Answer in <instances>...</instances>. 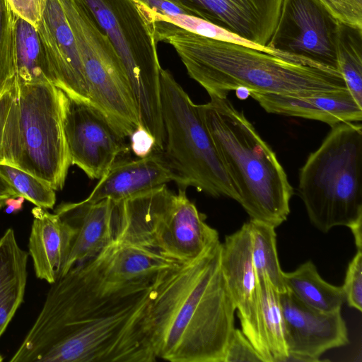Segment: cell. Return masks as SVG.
Returning <instances> with one entry per match:
<instances>
[{
    "label": "cell",
    "instance_id": "6da1fadb",
    "mask_svg": "<svg viewBox=\"0 0 362 362\" xmlns=\"http://www.w3.org/2000/svg\"><path fill=\"white\" fill-rule=\"evenodd\" d=\"M153 280L108 284L86 262L75 265L51 284L18 361H156L149 323Z\"/></svg>",
    "mask_w": 362,
    "mask_h": 362
},
{
    "label": "cell",
    "instance_id": "7a4b0ae2",
    "mask_svg": "<svg viewBox=\"0 0 362 362\" xmlns=\"http://www.w3.org/2000/svg\"><path fill=\"white\" fill-rule=\"evenodd\" d=\"M221 243L157 275L149 306L157 359L224 362L235 306L221 267Z\"/></svg>",
    "mask_w": 362,
    "mask_h": 362
},
{
    "label": "cell",
    "instance_id": "3957f363",
    "mask_svg": "<svg viewBox=\"0 0 362 362\" xmlns=\"http://www.w3.org/2000/svg\"><path fill=\"white\" fill-rule=\"evenodd\" d=\"M158 42L173 47L189 76L209 96L252 92L306 97L348 90L339 70L305 64L241 44L203 37L170 23H156Z\"/></svg>",
    "mask_w": 362,
    "mask_h": 362
},
{
    "label": "cell",
    "instance_id": "277c9868",
    "mask_svg": "<svg viewBox=\"0 0 362 362\" xmlns=\"http://www.w3.org/2000/svg\"><path fill=\"white\" fill-rule=\"evenodd\" d=\"M198 105L225 169L250 216L274 228L287 219L293 189L276 153L226 98Z\"/></svg>",
    "mask_w": 362,
    "mask_h": 362
},
{
    "label": "cell",
    "instance_id": "5b68a950",
    "mask_svg": "<svg viewBox=\"0 0 362 362\" xmlns=\"http://www.w3.org/2000/svg\"><path fill=\"white\" fill-rule=\"evenodd\" d=\"M65 93L49 82L15 80L0 95V163L63 188L71 165L63 125Z\"/></svg>",
    "mask_w": 362,
    "mask_h": 362
},
{
    "label": "cell",
    "instance_id": "8992f818",
    "mask_svg": "<svg viewBox=\"0 0 362 362\" xmlns=\"http://www.w3.org/2000/svg\"><path fill=\"white\" fill-rule=\"evenodd\" d=\"M298 190L312 224L322 233L362 226V127L331 128L300 170Z\"/></svg>",
    "mask_w": 362,
    "mask_h": 362
},
{
    "label": "cell",
    "instance_id": "52a82bcc",
    "mask_svg": "<svg viewBox=\"0 0 362 362\" xmlns=\"http://www.w3.org/2000/svg\"><path fill=\"white\" fill-rule=\"evenodd\" d=\"M119 56L134 95L140 126L162 151L160 71L155 11L141 0H84Z\"/></svg>",
    "mask_w": 362,
    "mask_h": 362
},
{
    "label": "cell",
    "instance_id": "ba28073f",
    "mask_svg": "<svg viewBox=\"0 0 362 362\" xmlns=\"http://www.w3.org/2000/svg\"><path fill=\"white\" fill-rule=\"evenodd\" d=\"M115 239L153 249L185 263L219 241L217 230L187 197L166 185L115 202Z\"/></svg>",
    "mask_w": 362,
    "mask_h": 362
},
{
    "label": "cell",
    "instance_id": "9c48e42d",
    "mask_svg": "<svg viewBox=\"0 0 362 362\" xmlns=\"http://www.w3.org/2000/svg\"><path fill=\"white\" fill-rule=\"evenodd\" d=\"M161 114L165 130L162 154L181 189L194 187L214 197L239 202L238 193L220 158L198 105L167 69L160 71Z\"/></svg>",
    "mask_w": 362,
    "mask_h": 362
},
{
    "label": "cell",
    "instance_id": "30bf717a",
    "mask_svg": "<svg viewBox=\"0 0 362 362\" xmlns=\"http://www.w3.org/2000/svg\"><path fill=\"white\" fill-rule=\"evenodd\" d=\"M83 64L90 103L129 138L140 126L123 63L84 0H61Z\"/></svg>",
    "mask_w": 362,
    "mask_h": 362
},
{
    "label": "cell",
    "instance_id": "8fae6325",
    "mask_svg": "<svg viewBox=\"0 0 362 362\" xmlns=\"http://www.w3.org/2000/svg\"><path fill=\"white\" fill-rule=\"evenodd\" d=\"M340 27L317 0H282L266 47L289 61L338 70Z\"/></svg>",
    "mask_w": 362,
    "mask_h": 362
},
{
    "label": "cell",
    "instance_id": "7c38bea8",
    "mask_svg": "<svg viewBox=\"0 0 362 362\" xmlns=\"http://www.w3.org/2000/svg\"><path fill=\"white\" fill-rule=\"evenodd\" d=\"M63 125L71 163L90 179L99 180L130 149L127 137L103 111L89 102L74 100L66 94Z\"/></svg>",
    "mask_w": 362,
    "mask_h": 362
},
{
    "label": "cell",
    "instance_id": "4fadbf2b",
    "mask_svg": "<svg viewBox=\"0 0 362 362\" xmlns=\"http://www.w3.org/2000/svg\"><path fill=\"white\" fill-rule=\"evenodd\" d=\"M288 355L284 362H317L325 351L349 343L341 310L323 312L287 290L280 293Z\"/></svg>",
    "mask_w": 362,
    "mask_h": 362
},
{
    "label": "cell",
    "instance_id": "5bb4252c",
    "mask_svg": "<svg viewBox=\"0 0 362 362\" xmlns=\"http://www.w3.org/2000/svg\"><path fill=\"white\" fill-rule=\"evenodd\" d=\"M186 14L211 23L267 49L275 30L282 0H177Z\"/></svg>",
    "mask_w": 362,
    "mask_h": 362
},
{
    "label": "cell",
    "instance_id": "9a60e30c",
    "mask_svg": "<svg viewBox=\"0 0 362 362\" xmlns=\"http://www.w3.org/2000/svg\"><path fill=\"white\" fill-rule=\"evenodd\" d=\"M36 29L55 86L71 98L90 103L83 64L61 0H47Z\"/></svg>",
    "mask_w": 362,
    "mask_h": 362
},
{
    "label": "cell",
    "instance_id": "2e32d148",
    "mask_svg": "<svg viewBox=\"0 0 362 362\" xmlns=\"http://www.w3.org/2000/svg\"><path fill=\"white\" fill-rule=\"evenodd\" d=\"M221 267L238 310L241 331L255 349L260 297L247 222L221 243Z\"/></svg>",
    "mask_w": 362,
    "mask_h": 362
},
{
    "label": "cell",
    "instance_id": "e0dca14e",
    "mask_svg": "<svg viewBox=\"0 0 362 362\" xmlns=\"http://www.w3.org/2000/svg\"><path fill=\"white\" fill-rule=\"evenodd\" d=\"M175 180V175L162 152L153 151L142 158L117 159L83 201L93 204L107 199L119 202L148 193Z\"/></svg>",
    "mask_w": 362,
    "mask_h": 362
},
{
    "label": "cell",
    "instance_id": "ac0fdd59",
    "mask_svg": "<svg viewBox=\"0 0 362 362\" xmlns=\"http://www.w3.org/2000/svg\"><path fill=\"white\" fill-rule=\"evenodd\" d=\"M115 202L62 203L54 211L75 229V235L61 276L74 266L100 253L115 239Z\"/></svg>",
    "mask_w": 362,
    "mask_h": 362
},
{
    "label": "cell",
    "instance_id": "d6986e66",
    "mask_svg": "<svg viewBox=\"0 0 362 362\" xmlns=\"http://www.w3.org/2000/svg\"><path fill=\"white\" fill-rule=\"evenodd\" d=\"M86 262L103 282L112 285L151 281L160 272L182 264L153 249L118 240Z\"/></svg>",
    "mask_w": 362,
    "mask_h": 362
},
{
    "label": "cell",
    "instance_id": "ffe728a7",
    "mask_svg": "<svg viewBox=\"0 0 362 362\" xmlns=\"http://www.w3.org/2000/svg\"><path fill=\"white\" fill-rule=\"evenodd\" d=\"M31 213L33 219L28 254L37 278L52 284L61 276L75 229L57 214H51L46 209L35 206Z\"/></svg>",
    "mask_w": 362,
    "mask_h": 362
},
{
    "label": "cell",
    "instance_id": "44dd1931",
    "mask_svg": "<svg viewBox=\"0 0 362 362\" xmlns=\"http://www.w3.org/2000/svg\"><path fill=\"white\" fill-rule=\"evenodd\" d=\"M250 96L269 113L315 119L331 127L342 122H360L362 119V107L349 90L306 97L250 91Z\"/></svg>",
    "mask_w": 362,
    "mask_h": 362
},
{
    "label": "cell",
    "instance_id": "7402d4cb",
    "mask_svg": "<svg viewBox=\"0 0 362 362\" xmlns=\"http://www.w3.org/2000/svg\"><path fill=\"white\" fill-rule=\"evenodd\" d=\"M28 255L8 228L0 238V337L23 302Z\"/></svg>",
    "mask_w": 362,
    "mask_h": 362
},
{
    "label": "cell",
    "instance_id": "603a6c76",
    "mask_svg": "<svg viewBox=\"0 0 362 362\" xmlns=\"http://www.w3.org/2000/svg\"><path fill=\"white\" fill-rule=\"evenodd\" d=\"M260 312L255 347L263 362H284L288 355L280 293L262 276H257Z\"/></svg>",
    "mask_w": 362,
    "mask_h": 362
},
{
    "label": "cell",
    "instance_id": "cb8c5ba5",
    "mask_svg": "<svg viewBox=\"0 0 362 362\" xmlns=\"http://www.w3.org/2000/svg\"><path fill=\"white\" fill-rule=\"evenodd\" d=\"M287 290L308 305L323 312L341 310L345 300L341 286L332 285L319 274L312 261L291 272H284Z\"/></svg>",
    "mask_w": 362,
    "mask_h": 362
},
{
    "label": "cell",
    "instance_id": "d4e9b609",
    "mask_svg": "<svg viewBox=\"0 0 362 362\" xmlns=\"http://www.w3.org/2000/svg\"><path fill=\"white\" fill-rule=\"evenodd\" d=\"M16 78L22 83L55 81L35 27L16 16Z\"/></svg>",
    "mask_w": 362,
    "mask_h": 362
},
{
    "label": "cell",
    "instance_id": "484cf974",
    "mask_svg": "<svg viewBox=\"0 0 362 362\" xmlns=\"http://www.w3.org/2000/svg\"><path fill=\"white\" fill-rule=\"evenodd\" d=\"M247 223L257 276L265 278L279 293L286 291L277 254L275 228L252 219Z\"/></svg>",
    "mask_w": 362,
    "mask_h": 362
},
{
    "label": "cell",
    "instance_id": "4316f807",
    "mask_svg": "<svg viewBox=\"0 0 362 362\" xmlns=\"http://www.w3.org/2000/svg\"><path fill=\"white\" fill-rule=\"evenodd\" d=\"M338 70L352 97L362 107V29L341 23Z\"/></svg>",
    "mask_w": 362,
    "mask_h": 362
},
{
    "label": "cell",
    "instance_id": "83f0119b",
    "mask_svg": "<svg viewBox=\"0 0 362 362\" xmlns=\"http://www.w3.org/2000/svg\"><path fill=\"white\" fill-rule=\"evenodd\" d=\"M0 176L12 187L18 197L35 206L52 209L56 202L55 190L47 183L16 167L0 163Z\"/></svg>",
    "mask_w": 362,
    "mask_h": 362
},
{
    "label": "cell",
    "instance_id": "f1b7e54d",
    "mask_svg": "<svg viewBox=\"0 0 362 362\" xmlns=\"http://www.w3.org/2000/svg\"><path fill=\"white\" fill-rule=\"evenodd\" d=\"M15 17L6 0H0V95L11 88L16 76Z\"/></svg>",
    "mask_w": 362,
    "mask_h": 362
},
{
    "label": "cell",
    "instance_id": "f546056e",
    "mask_svg": "<svg viewBox=\"0 0 362 362\" xmlns=\"http://www.w3.org/2000/svg\"><path fill=\"white\" fill-rule=\"evenodd\" d=\"M154 16L156 21L170 23L187 31L203 37L241 44L266 52L250 41L235 35L211 23L191 15L185 13L162 14L155 11Z\"/></svg>",
    "mask_w": 362,
    "mask_h": 362
},
{
    "label": "cell",
    "instance_id": "4dcf8cb0",
    "mask_svg": "<svg viewBox=\"0 0 362 362\" xmlns=\"http://www.w3.org/2000/svg\"><path fill=\"white\" fill-rule=\"evenodd\" d=\"M348 305L362 310V250H357L350 261L341 286Z\"/></svg>",
    "mask_w": 362,
    "mask_h": 362
},
{
    "label": "cell",
    "instance_id": "1f68e13d",
    "mask_svg": "<svg viewBox=\"0 0 362 362\" xmlns=\"http://www.w3.org/2000/svg\"><path fill=\"white\" fill-rule=\"evenodd\" d=\"M238 361L263 362L241 329L235 328L226 349L224 362Z\"/></svg>",
    "mask_w": 362,
    "mask_h": 362
},
{
    "label": "cell",
    "instance_id": "d6a6232c",
    "mask_svg": "<svg viewBox=\"0 0 362 362\" xmlns=\"http://www.w3.org/2000/svg\"><path fill=\"white\" fill-rule=\"evenodd\" d=\"M13 13L37 28L42 18L47 0H6Z\"/></svg>",
    "mask_w": 362,
    "mask_h": 362
},
{
    "label": "cell",
    "instance_id": "836d02e7",
    "mask_svg": "<svg viewBox=\"0 0 362 362\" xmlns=\"http://www.w3.org/2000/svg\"><path fill=\"white\" fill-rule=\"evenodd\" d=\"M129 138V147L138 158L147 156L155 151L154 137L141 126L136 129Z\"/></svg>",
    "mask_w": 362,
    "mask_h": 362
},
{
    "label": "cell",
    "instance_id": "e575fe53",
    "mask_svg": "<svg viewBox=\"0 0 362 362\" xmlns=\"http://www.w3.org/2000/svg\"><path fill=\"white\" fill-rule=\"evenodd\" d=\"M327 11L340 23L362 28L351 14L345 0H317Z\"/></svg>",
    "mask_w": 362,
    "mask_h": 362
},
{
    "label": "cell",
    "instance_id": "d590c367",
    "mask_svg": "<svg viewBox=\"0 0 362 362\" xmlns=\"http://www.w3.org/2000/svg\"><path fill=\"white\" fill-rule=\"evenodd\" d=\"M16 198H20L9 184L0 176V209L5 206L9 202Z\"/></svg>",
    "mask_w": 362,
    "mask_h": 362
},
{
    "label": "cell",
    "instance_id": "8d00e7d4",
    "mask_svg": "<svg viewBox=\"0 0 362 362\" xmlns=\"http://www.w3.org/2000/svg\"><path fill=\"white\" fill-rule=\"evenodd\" d=\"M151 6L156 12L160 13L165 1L173 3L177 6V0H141Z\"/></svg>",
    "mask_w": 362,
    "mask_h": 362
},
{
    "label": "cell",
    "instance_id": "74e56055",
    "mask_svg": "<svg viewBox=\"0 0 362 362\" xmlns=\"http://www.w3.org/2000/svg\"><path fill=\"white\" fill-rule=\"evenodd\" d=\"M235 92L236 96L240 100H245L250 96V90L244 88H239L236 89Z\"/></svg>",
    "mask_w": 362,
    "mask_h": 362
}]
</instances>
